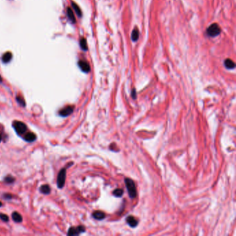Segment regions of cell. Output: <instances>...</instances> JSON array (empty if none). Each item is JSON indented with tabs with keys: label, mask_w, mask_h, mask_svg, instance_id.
<instances>
[{
	"label": "cell",
	"mask_w": 236,
	"mask_h": 236,
	"mask_svg": "<svg viewBox=\"0 0 236 236\" xmlns=\"http://www.w3.org/2000/svg\"><path fill=\"white\" fill-rule=\"evenodd\" d=\"M125 183L130 197L131 198H135L137 195V190H136L135 182L131 179L126 178L125 179Z\"/></svg>",
	"instance_id": "obj_1"
},
{
	"label": "cell",
	"mask_w": 236,
	"mask_h": 236,
	"mask_svg": "<svg viewBox=\"0 0 236 236\" xmlns=\"http://www.w3.org/2000/svg\"><path fill=\"white\" fill-rule=\"evenodd\" d=\"M221 32L220 27L217 24H213L206 30V33L210 37H216L219 35Z\"/></svg>",
	"instance_id": "obj_2"
},
{
	"label": "cell",
	"mask_w": 236,
	"mask_h": 236,
	"mask_svg": "<svg viewBox=\"0 0 236 236\" xmlns=\"http://www.w3.org/2000/svg\"><path fill=\"white\" fill-rule=\"evenodd\" d=\"M13 125L17 133L19 135H22L27 131V125L24 123L20 122V121H15Z\"/></svg>",
	"instance_id": "obj_3"
},
{
	"label": "cell",
	"mask_w": 236,
	"mask_h": 236,
	"mask_svg": "<svg viewBox=\"0 0 236 236\" xmlns=\"http://www.w3.org/2000/svg\"><path fill=\"white\" fill-rule=\"evenodd\" d=\"M66 179V170L62 169L59 172L57 179V185L59 188H62L64 186Z\"/></svg>",
	"instance_id": "obj_4"
},
{
	"label": "cell",
	"mask_w": 236,
	"mask_h": 236,
	"mask_svg": "<svg viewBox=\"0 0 236 236\" xmlns=\"http://www.w3.org/2000/svg\"><path fill=\"white\" fill-rule=\"evenodd\" d=\"M85 229L82 226H79L78 227L74 228L72 227L69 229V232H68V235H76L80 234V233L85 232Z\"/></svg>",
	"instance_id": "obj_5"
},
{
	"label": "cell",
	"mask_w": 236,
	"mask_h": 236,
	"mask_svg": "<svg viewBox=\"0 0 236 236\" xmlns=\"http://www.w3.org/2000/svg\"><path fill=\"white\" fill-rule=\"evenodd\" d=\"M74 111V108L72 106H68L64 107V109H61L60 111H59L60 116H62V117H66V116H69Z\"/></svg>",
	"instance_id": "obj_6"
},
{
	"label": "cell",
	"mask_w": 236,
	"mask_h": 236,
	"mask_svg": "<svg viewBox=\"0 0 236 236\" xmlns=\"http://www.w3.org/2000/svg\"><path fill=\"white\" fill-rule=\"evenodd\" d=\"M78 66L83 72L88 73L90 72V66L89 63L86 61L80 60L78 62Z\"/></svg>",
	"instance_id": "obj_7"
},
{
	"label": "cell",
	"mask_w": 236,
	"mask_h": 236,
	"mask_svg": "<svg viewBox=\"0 0 236 236\" xmlns=\"http://www.w3.org/2000/svg\"><path fill=\"white\" fill-rule=\"evenodd\" d=\"M127 222L131 227H136L138 224V221L133 216H129L127 217Z\"/></svg>",
	"instance_id": "obj_8"
},
{
	"label": "cell",
	"mask_w": 236,
	"mask_h": 236,
	"mask_svg": "<svg viewBox=\"0 0 236 236\" xmlns=\"http://www.w3.org/2000/svg\"><path fill=\"white\" fill-rule=\"evenodd\" d=\"M93 217L96 219H98V220H101V219L105 217V214L102 211H97L93 213Z\"/></svg>",
	"instance_id": "obj_9"
},
{
	"label": "cell",
	"mask_w": 236,
	"mask_h": 236,
	"mask_svg": "<svg viewBox=\"0 0 236 236\" xmlns=\"http://www.w3.org/2000/svg\"><path fill=\"white\" fill-rule=\"evenodd\" d=\"M35 139H36V136L32 132H29L24 136V140L27 141V142H33Z\"/></svg>",
	"instance_id": "obj_10"
},
{
	"label": "cell",
	"mask_w": 236,
	"mask_h": 236,
	"mask_svg": "<svg viewBox=\"0 0 236 236\" xmlns=\"http://www.w3.org/2000/svg\"><path fill=\"white\" fill-rule=\"evenodd\" d=\"M67 16L69 17V20L72 22V23H76V18L74 16V12H73L72 9L71 8H67Z\"/></svg>",
	"instance_id": "obj_11"
},
{
	"label": "cell",
	"mask_w": 236,
	"mask_h": 236,
	"mask_svg": "<svg viewBox=\"0 0 236 236\" xmlns=\"http://www.w3.org/2000/svg\"><path fill=\"white\" fill-rule=\"evenodd\" d=\"M224 65H225V67H227V69H234L235 64V63L233 62V61L232 60L227 59V60H224Z\"/></svg>",
	"instance_id": "obj_12"
},
{
	"label": "cell",
	"mask_w": 236,
	"mask_h": 236,
	"mask_svg": "<svg viewBox=\"0 0 236 236\" xmlns=\"http://www.w3.org/2000/svg\"><path fill=\"white\" fill-rule=\"evenodd\" d=\"M139 38V31L138 29L135 28L132 32V40L134 42H136L138 40Z\"/></svg>",
	"instance_id": "obj_13"
},
{
	"label": "cell",
	"mask_w": 236,
	"mask_h": 236,
	"mask_svg": "<svg viewBox=\"0 0 236 236\" xmlns=\"http://www.w3.org/2000/svg\"><path fill=\"white\" fill-rule=\"evenodd\" d=\"M72 6L73 7V9H74V11L76 12V13L79 16V17H82V12H81V10H80V7H79L78 5L76 4L75 2H72Z\"/></svg>",
	"instance_id": "obj_14"
},
{
	"label": "cell",
	"mask_w": 236,
	"mask_h": 236,
	"mask_svg": "<svg viewBox=\"0 0 236 236\" xmlns=\"http://www.w3.org/2000/svg\"><path fill=\"white\" fill-rule=\"evenodd\" d=\"M12 217L13 219L15 222H21L22 221V217L21 216V215L19 213L17 212H14L12 214Z\"/></svg>",
	"instance_id": "obj_15"
},
{
	"label": "cell",
	"mask_w": 236,
	"mask_h": 236,
	"mask_svg": "<svg viewBox=\"0 0 236 236\" xmlns=\"http://www.w3.org/2000/svg\"><path fill=\"white\" fill-rule=\"evenodd\" d=\"M11 58H12V54H11V52H6V53H4V56H3L2 60L4 63H7V62H10V60H11Z\"/></svg>",
	"instance_id": "obj_16"
},
{
	"label": "cell",
	"mask_w": 236,
	"mask_h": 236,
	"mask_svg": "<svg viewBox=\"0 0 236 236\" xmlns=\"http://www.w3.org/2000/svg\"><path fill=\"white\" fill-rule=\"evenodd\" d=\"M40 191L42 192L43 194H49L50 191H51V189H50V187L48 186V185H43L42 186L41 188H40Z\"/></svg>",
	"instance_id": "obj_17"
},
{
	"label": "cell",
	"mask_w": 236,
	"mask_h": 236,
	"mask_svg": "<svg viewBox=\"0 0 236 236\" xmlns=\"http://www.w3.org/2000/svg\"><path fill=\"white\" fill-rule=\"evenodd\" d=\"M80 47H81V48L83 50V51H87V50L88 49V48H87V41L85 38H82L81 40H80Z\"/></svg>",
	"instance_id": "obj_18"
},
{
	"label": "cell",
	"mask_w": 236,
	"mask_h": 236,
	"mask_svg": "<svg viewBox=\"0 0 236 236\" xmlns=\"http://www.w3.org/2000/svg\"><path fill=\"white\" fill-rule=\"evenodd\" d=\"M113 194H114V195H115L116 197L120 198V197L122 196L123 194V190L122 189L117 188V189H116L114 192H113Z\"/></svg>",
	"instance_id": "obj_19"
},
{
	"label": "cell",
	"mask_w": 236,
	"mask_h": 236,
	"mask_svg": "<svg viewBox=\"0 0 236 236\" xmlns=\"http://www.w3.org/2000/svg\"><path fill=\"white\" fill-rule=\"evenodd\" d=\"M17 101L18 102V103L20 105L24 107L25 106V101H24L23 98L20 96H17Z\"/></svg>",
	"instance_id": "obj_20"
},
{
	"label": "cell",
	"mask_w": 236,
	"mask_h": 236,
	"mask_svg": "<svg viewBox=\"0 0 236 236\" xmlns=\"http://www.w3.org/2000/svg\"><path fill=\"white\" fill-rule=\"evenodd\" d=\"M0 218H1V220L4 221V222H8V221H9V217L5 214H2V213L0 214Z\"/></svg>",
	"instance_id": "obj_21"
},
{
	"label": "cell",
	"mask_w": 236,
	"mask_h": 236,
	"mask_svg": "<svg viewBox=\"0 0 236 236\" xmlns=\"http://www.w3.org/2000/svg\"><path fill=\"white\" fill-rule=\"evenodd\" d=\"M4 181L6 182H7V183H12V182H14V178H13L12 177H6V178H5Z\"/></svg>",
	"instance_id": "obj_22"
},
{
	"label": "cell",
	"mask_w": 236,
	"mask_h": 236,
	"mask_svg": "<svg viewBox=\"0 0 236 236\" xmlns=\"http://www.w3.org/2000/svg\"><path fill=\"white\" fill-rule=\"evenodd\" d=\"M132 98H134V99H135L136 97H137V93H136V91H135V89H134L132 90Z\"/></svg>",
	"instance_id": "obj_23"
},
{
	"label": "cell",
	"mask_w": 236,
	"mask_h": 236,
	"mask_svg": "<svg viewBox=\"0 0 236 236\" xmlns=\"http://www.w3.org/2000/svg\"><path fill=\"white\" fill-rule=\"evenodd\" d=\"M1 81H2V78H1V76H0V82H1Z\"/></svg>",
	"instance_id": "obj_24"
},
{
	"label": "cell",
	"mask_w": 236,
	"mask_h": 236,
	"mask_svg": "<svg viewBox=\"0 0 236 236\" xmlns=\"http://www.w3.org/2000/svg\"><path fill=\"white\" fill-rule=\"evenodd\" d=\"M1 135H0V142H1Z\"/></svg>",
	"instance_id": "obj_25"
},
{
	"label": "cell",
	"mask_w": 236,
	"mask_h": 236,
	"mask_svg": "<svg viewBox=\"0 0 236 236\" xmlns=\"http://www.w3.org/2000/svg\"><path fill=\"white\" fill-rule=\"evenodd\" d=\"M2 206V203H1V202H0V206Z\"/></svg>",
	"instance_id": "obj_26"
}]
</instances>
